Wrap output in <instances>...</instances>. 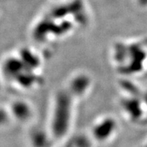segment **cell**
I'll list each match as a JSON object with an SVG mask.
<instances>
[{
    "label": "cell",
    "mask_w": 147,
    "mask_h": 147,
    "mask_svg": "<svg viewBox=\"0 0 147 147\" xmlns=\"http://www.w3.org/2000/svg\"><path fill=\"white\" fill-rule=\"evenodd\" d=\"M116 129V122L111 118H106L100 120L93 128L94 137L100 142H105L109 139Z\"/></svg>",
    "instance_id": "1"
}]
</instances>
